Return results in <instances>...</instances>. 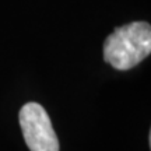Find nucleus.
Here are the masks:
<instances>
[{"mask_svg":"<svg viewBox=\"0 0 151 151\" xmlns=\"http://www.w3.org/2000/svg\"><path fill=\"white\" fill-rule=\"evenodd\" d=\"M151 53V25L134 21L115 28L104 42V60L116 70H130Z\"/></svg>","mask_w":151,"mask_h":151,"instance_id":"f257e3e1","label":"nucleus"},{"mask_svg":"<svg viewBox=\"0 0 151 151\" xmlns=\"http://www.w3.org/2000/svg\"><path fill=\"white\" fill-rule=\"evenodd\" d=\"M24 140L29 151H59V140L50 118L37 102L25 104L18 113Z\"/></svg>","mask_w":151,"mask_h":151,"instance_id":"f03ea898","label":"nucleus"}]
</instances>
